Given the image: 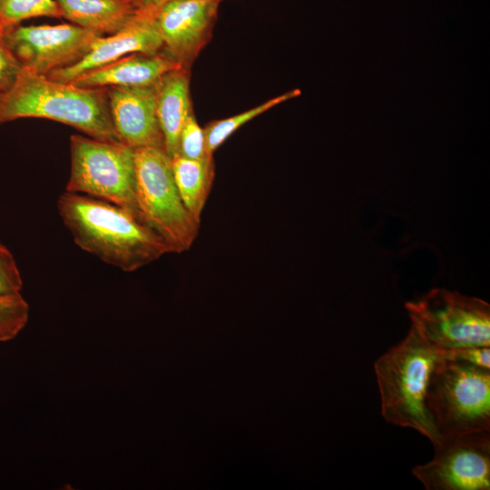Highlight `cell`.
I'll list each match as a JSON object with an SVG mask.
<instances>
[{
    "label": "cell",
    "mask_w": 490,
    "mask_h": 490,
    "mask_svg": "<svg viewBox=\"0 0 490 490\" xmlns=\"http://www.w3.org/2000/svg\"><path fill=\"white\" fill-rule=\"evenodd\" d=\"M23 279L11 251L0 241V294L20 292Z\"/></svg>",
    "instance_id": "21"
},
{
    "label": "cell",
    "mask_w": 490,
    "mask_h": 490,
    "mask_svg": "<svg viewBox=\"0 0 490 490\" xmlns=\"http://www.w3.org/2000/svg\"><path fill=\"white\" fill-rule=\"evenodd\" d=\"M434 450L411 471L426 490L490 489V430L442 439Z\"/></svg>",
    "instance_id": "8"
},
{
    "label": "cell",
    "mask_w": 490,
    "mask_h": 490,
    "mask_svg": "<svg viewBox=\"0 0 490 490\" xmlns=\"http://www.w3.org/2000/svg\"><path fill=\"white\" fill-rule=\"evenodd\" d=\"M109 109L119 142L132 148L164 149L156 113L155 84L107 87Z\"/></svg>",
    "instance_id": "12"
},
{
    "label": "cell",
    "mask_w": 490,
    "mask_h": 490,
    "mask_svg": "<svg viewBox=\"0 0 490 490\" xmlns=\"http://www.w3.org/2000/svg\"><path fill=\"white\" fill-rule=\"evenodd\" d=\"M299 94L300 90L294 89L239 114L208 122L203 128L208 153L213 155L214 152L243 124L272 107Z\"/></svg>",
    "instance_id": "17"
},
{
    "label": "cell",
    "mask_w": 490,
    "mask_h": 490,
    "mask_svg": "<svg viewBox=\"0 0 490 490\" xmlns=\"http://www.w3.org/2000/svg\"><path fill=\"white\" fill-rule=\"evenodd\" d=\"M22 69L0 34V103L15 83Z\"/></svg>",
    "instance_id": "22"
},
{
    "label": "cell",
    "mask_w": 490,
    "mask_h": 490,
    "mask_svg": "<svg viewBox=\"0 0 490 490\" xmlns=\"http://www.w3.org/2000/svg\"><path fill=\"white\" fill-rule=\"evenodd\" d=\"M163 49L162 41L152 18L137 10L132 19L118 32L98 36L88 52L74 64L49 73V79L70 83L81 74L114 62L132 53L157 54Z\"/></svg>",
    "instance_id": "11"
},
{
    "label": "cell",
    "mask_w": 490,
    "mask_h": 490,
    "mask_svg": "<svg viewBox=\"0 0 490 490\" xmlns=\"http://www.w3.org/2000/svg\"><path fill=\"white\" fill-rule=\"evenodd\" d=\"M181 68L163 51L153 54L132 53L88 71L72 82L84 88L146 86L155 84L166 73Z\"/></svg>",
    "instance_id": "13"
},
{
    "label": "cell",
    "mask_w": 490,
    "mask_h": 490,
    "mask_svg": "<svg viewBox=\"0 0 490 490\" xmlns=\"http://www.w3.org/2000/svg\"><path fill=\"white\" fill-rule=\"evenodd\" d=\"M441 358L411 325L407 336L374 364L383 418L417 431L433 446L440 444L441 437L426 409L425 397L430 373Z\"/></svg>",
    "instance_id": "3"
},
{
    "label": "cell",
    "mask_w": 490,
    "mask_h": 490,
    "mask_svg": "<svg viewBox=\"0 0 490 490\" xmlns=\"http://www.w3.org/2000/svg\"><path fill=\"white\" fill-rule=\"evenodd\" d=\"M136 201L142 220L168 244L172 253L188 250L200 224L184 206L174 181L172 158L164 149H134Z\"/></svg>",
    "instance_id": "5"
},
{
    "label": "cell",
    "mask_w": 490,
    "mask_h": 490,
    "mask_svg": "<svg viewBox=\"0 0 490 490\" xmlns=\"http://www.w3.org/2000/svg\"><path fill=\"white\" fill-rule=\"evenodd\" d=\"M103 34L76 24L17 25L2 37L22 68L47 75L54 70L71 65L89 50Z\"/></svg>",
    "instance_id": "9"
},
{
    "label": "cell",
    "mask_w": 490,
    "mask_h": 490,
    "mask_svg": "<svg viewBox=\"0 0 490 490\" xmlns=\"http://www.w3.org/2000/svg\"><path fill=\"white\" fill-rule=\"evenodd\" d=\"M169 0H135L137 10H147ZM222 1V0H220Z\"/></svg>",
    "instance_id": "24"
},
{
    "label": "cell",
    "mask_w": 490,
    "mask_h": 490,
    "mask_svg": "<svg viewBox=\"0 0 490 490\" xmlns=\"http://www.w3.org/2000/svg\"><path fill=\"white\" fill-rule=\"evenodd\" d=\"M440 352L444 358L459 360L490 369V347L463 346Z\"/></svg>",
    "instance_id": "23"
},
{
    "label": "cell",
    "mask_w": 490,
    "mask_h": 490,
    "mask_svg": "<svg viewBox=\"0 0 490 490\" xmlns=\"http://www.w3.org/2000/svg\"><path fill=\"white\" fill-rule=\"evenodd\" d=\"M425 407L441 440L490 430V369L441 358L430 373Z\"/></svg>",
    "instance_id": "4"
},
{
    "label": "cell",
    "mask_w": 490,
    "mask_h": 490,
    "mask_svg": "<svg viewBox=\"0 0 490 490\" xmlns=\"http://www.w3.org/2000/svg\"><path fill=\"white\" fill-rule=\"evenodd\" d=\"M411 325L433 348L490 347V304L444 288L405 303Z\"/></svg>",
    "instance_id": "6"
},
{
    "label": "cell",
    "mask_w": 490,
    "mask_h": 490,
    "mask_svg": "<svg viewBox=\"0 0 490 490\" xmlns=\"http://www.w3.org/2000/svg\"><path fill=\"white\" fill-rule=\"evenodd\" d=\"M57 210L74 242L103 261L131 272L172 250L131 209L87 195L63 193Z\"/></svg>",
    "instance_id": "1"
},
{
    "label": "cell",
    "mask_w": 490,
    "mask_h": 490,
    "mask_svg": "<svg viewBox=\"0 0 490 490\" xmlns=\"http://www.w3.org/2000/svg\"><path fill=\"white\" fill-rule=\"evenodd\" d=\"M28 318L29 305L20 292L0 294V342L14 339Z\"/></svg>",
    "instance_id": "19"
},
{
    "label": "cell",
    "mask_w": 490,
    "mask_h": 490,
    "mask_svg": "<svg viewBox=\"0 0 490 490\" xmlns=\"http://www.w3.org/2000/svg\"><path fill=\"white\" fill-rule=\"evenodd\" d=\"M156 113L163 135L164 150L172 158L178 152L181 128L193 111L190 94V71H170L155 83Z\"/></svg>",
    "instance_id": "14"
},
{
    "label": "cell",
    "mask_w": 490,
    "mask_h": 490,
    "mask_svg": "<svg viewBox=\"0 0 490 490\" xmlns=\"http://www.w3.org/2000/svg\"><path fill=\"white\" fill-rule=\"evenodd\" d=\"M220 0H169L145 11L162 41V51L189 70L210 42Z\"/></svg>",
    "instance_id": "10"
},
{
    "label": "cell",
    "mask_w": 490,
    "mask_h": 490,
    "mask_svg": "<svg viewBox=\"0 0 490 490\" xmlns=\"http://www.w3.org/2000/svg\"><path fill=\"white\" fill-rule=\"evenodd\" d=\"M64 18L101 34L123 28L137 12L135 0H56Z\"/></svg>",
    "instance_id": "15"
},
{
    "label": "cell",
    "mask_w": 490,
    "mask_h": 490,
    "mask_svg": "<svg viewBox=\"0 0 490 490\" xmlns=\"http://www.w3.org/2000/svg\"><path fill=\"white\" fill-rule=\"evenodd\" d=\"M176 155L191 160H203L213 156L207 152L203 128L199 125L193 111L181 128Z\"/></svg>",
    "instance_id": "20"
},
{
    "label": "cell",
    "mask_w": 490,
    "mask_h": 490,
    "mask_svg": "<svg viewBox=\"0 0 490 490\" xmlns=\"http://www.w3.org/2000/svg\"><path fill=\"white\" fill-rule=\"evenodd\" d=\"M30 117L65 123L95 139L119 142L111 118L107 87H79L23 68L0 103V125Z\"/></svg>",
    "instance_id": "2"
},
{
    "label": "cell",
    "mask_w": 490,
    "mask_h": 490,
    "mask_svg": "<svg viewBox=\"0 0 490 490\" xmlns=\"http://www.w3.org/2000/svg\"><path fill=\"white\" fill-rule=\"evenodd\" d=\"M40 16L63 17L56 0H0V34L22 21Z\"/></svg>",
    "instance_id": "18"
},
{
    "label": "cell",
    "mask_w": 490,
    "mask_h": 490,
    "mask_svg": "<svg viewBox=\"0 0 490 490\" xmlns=\"http://www.w3.org/2000/svg\"><path fill=\"white\" fill-rule=\"evenodd\" d=\"M175 184L184 206L200 224L201 213L215 177L213 156L191 160L175 155L172 158Z\"/></svg>",
    "instance_id": "16"
},
{
    "label": "cell",
    "mask_w": 490,
    "mask_h": 490,
    "mask_svg": "<svg viewBox=\"0 0 490 490\" xmlns=\"http://www.w3.org/2000/svg\"><path fill=\"white\" fill-rule=\"evenodd\" d=\"M70 151L66 191L103 200L139 213L134 149L121 142L74 134L70 138Z\"/></svg>",
    "instance_id": "7"
}]
</instances>
